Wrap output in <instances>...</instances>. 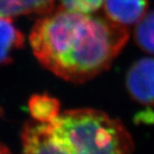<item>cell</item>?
Instances as JSON below:
<instances>
[{"instance_id": "obj_7", "label": "cell", "mask_w": 154, "mask_h": 154, "mask_svg": "<svg viewBox=\"0 0 154 154\" xmlns=\"http://www.w3.org/2000/svg\"><path fill=\"white\" fill-rule=\"evenodd\" d=\"M29 111L35 121L47 123L59 115L60 103L48 95H35L29 101Z\"/></svg>"}, {"instance_id": "obj_11", "label": "cell", "mask_w": 154, "mask_h": 154, "mask_svg": "<svg viewBox=\"0 0 154 154\" xmlns=\"http://www.w3.org/2000/svg\"><path fill=\"white\" fill-rule=\"evenodd\" d=\"M2 115H3V111H2V109H1V107H0V118L2 117Z\"/></svg>"}, {"instance_id": "obj_10", "label": "cell", "mask_w": 154, "mask_h": 154, "mask_svg": "<svg viewBox=\"0 0 154 154\" xmlns=\"http://www.w3.org/2000/svg\"><path fill=\"white\" fill-rule=\"evenodd\" d=\"M0 154H11V152L8 150V149L6 146L0 143Z\"/></svg>"}, {"instance_id": "obj_2", "label": "cell", "mask_w": 154, "mask_h": 154, "mask_svg": "<svg viewBox=\"0 0 154 154\" xmlns=\"http://www.w3.org/2000/svg\"><path fill=\"white\" fill-rule=\"evenodd\" d=\"M23 154H132L120 121L94 109L66 111L50 122L32 121L21 132Z\"/></svg>"}, {"instance_id": "obj_1", "label": "cell", "mask_w": 154, "mask_h": 154, "mask_svg": "<svg viewBox=\"0 0 154 154\" xmlns=\"http://www.w3.org/2000/svg\"><path fill=\"white\" fill-rule=\"evenodd\" d=\"M129 37L125 26L107 17L59 8L37 20L30 43L40 63L72 83L107 70Z\"/></svg>"}, {"instance_id": "obj_9", "label": "cell", "mask_w": 154, "mask_h": 154, "mask_svg": "<svg viewBox=\"0 0 154 154\" xmlns=\"http://www.w3.org/2000/svg\"><path fill=\"white\" fill-rule=\"evenodd\" d=\"M103 2L104 0H60V8L87 14L97 11Z\"/></svg>"}, {"instance_id": "obj_5", "label": "cell", "mask_w": 154, "mask_h": 154, "mask_svg": "<svg viewBox=\"0 0 154 154\" xmlns=\"http://www.w3.org/2000/svg\"><path fill=\"white\" fill-rule=\"evenodd\" d=\"M23 35L8 17L0 16V65L12 61L14 51L23 46Z\"/></svg>"}, {"instance_id": "obj_4", "label": "cell", "mask_w": 154, "mask_h": 154, "mask_svg": "<svg viewBox=\"0 0 154 154\" xmlns=\"http://www.w3.org/2000/svg\"><path fill=\"white\" fill-rule=\"evenodd\" d=\"M106 17L123 26L137 24L147 13L149 0H104Z\"/></svg>"}, {"instance_id": "obj_8", "label": "cell", "mask_w": 154, "mask_h": 154, "mask_svg": "<svg viewBox=\"0 0 154 154\" xmlns=\"http://www.w3.org/2000/svg\"><path fill=\"white\" fill-rule=\"evenodd\" d=\"M135 39L141 49L154 54V10L146 13L137 23Z\"/></svg>"}, {"instance_id": "obj_6", "label": "cell", "mask_w": 154, "mask_h": 154, "mask_svg": "<svg viewBox=\"0 0 154 154\" xmlns=\"http://www.w3.org/2000/svg\"><path fill=\"white\" fill-rule=\"evenodd\" d=\"M56 0H0V16L11 18L20 15L48 13Z\"/></svg>"}, {"instance_id": "obj_3", "label": "cell", "mask_w": 154, "mask_h": 154, "mask_svg": "<svg viewBox=\"0 0 154 154\" xmlns=\"http://www.w3.org/2000/svg\"><path fill=\"white\" fill-rule=\"evenodd\" d=\"M126 87L136 101L154 106V58L140 59L131 66Z\"/></svg>"}]
</instances>
